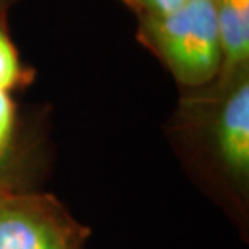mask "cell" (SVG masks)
Instances as JSON below:
<instances>
[{
	"instance_id": "obj_1",
	"label": "cell",
	"mask_w": 249,
	"mask_h": 249,
	"mask_svg": "<svg viewBox=\"0 0 249 249\" xmlns=\"http://www.w3.org/2000/svg\"><path fill=\"white\" fill-rule=\"evenodd\" d=\"M136 37L183 86H211L218 76L215 0H188L170 13L138 18Z\"/></svg>"
},
{
	"instance_id": "obj_2",
	"label": "cell",
	"mask_w": 249,
	"mask_h": 249,
	"mask_svg": "<svg viewBox=\"0 0 249 249\" xmlns=\"http://www.w3.org/2000/svg\"><path fill=\"white\" fill-rule=\"evenodd\" d=\"M88 236L51 194L0 188V249H84Z\"/></svg>"
},
{
	"instance_id": "obj_3",
	"label": "cell",
	"mask_w": 249,
	"mask_h": 249,
	"mask_svg": "<svg viewBox=\"0 0 249 249\" xmlns=\"http://www.w3.org/2000/svg\"><path fill=\"white\" fill-rule=\"evenodd\" d=\"M217 104L211 123L213 156L222 173L243 191L249 181V71L222 89H209Z\"/></svg>"
},
{
	"instance_id": "obj_4",
	"label": "cell",
	"mask_w": 249,
	"mask_h": 249,
	"mask_svg": "<svg viewBox=\"0 0 249 249\" xmlns=\"http://www.w3.org/2000/svg\"><path fill=\"white\" fill-rule=\"evenodd\" d=\"M220 71L209 89H222L249 71V0H215Z\"/></svg>"
},
{
	"instance_id": "obj_5",
	"label": "cell",
	"mask_w": 249,
	"mask_h": 249,
	"mask_svg": "<svg viewBox=\"0 0 249 249\" xmlns=\"http://www.w3.org/2000/svg\"><path fill=\"white\" fill-rule=\"evenodd\" d=\"M28 79L18 51L8 33V18H0V91L12 92Z\"/></svg>"
},
{
	"instance_id": "obj_6",
	"label": "cell",
	"mask_w": 249,
	"mask_h": 249,
	"mask_svg": "<svg viewBox=\"0 0 249 249\" xmlns=\"http://www.w3.org/2000/svg\"><path fill=\"white\" fill-rule=\"evenodd\" d=\"M15 104L7 91H0V157L13 154L15 134Z\"/></svg>"
},
{
	"instance_id": "obj_7",
	"label": "cell",
	"mask_w": 249,
	"mask_h": 249,
	"mask_svg": "<svg viewBox=\"0 0 249 249\" xmlns=\"http://www.w3.org/2000/svg\"><path fill=\"white\" fill-rule=\"evenodd\" d=\"M120 2L131 10L136 18H146L170 13L185 5L188 0H120Z\"/></svg>"
},
{
	"instance_id": "obj_8",
	"label": "cell",
	"mask_w": 249,
	"mask_h": 249,
	"mask_svg": "<svg viewBox=\"0 0 249 249\" xmlns=\"http://www.w3.org/2000/svg\"><path fill=\"white\" fill-rule=\"evenodd\" d=\"M19 168L15 162V156L0 157V188H17V175Z\"/></svg>"
},
{
	"instance_id": "obj_9",
	"label": "cell",
	"mask_w": 249,
	"mask_h": 249,
	"mask_svg": "<svg viewBox=\"0 0 249 249\" xmlns=\"http://www.w3.org/2000/svg\"><path fill=\"white\" fill-rule=\"evenodd\" d=\"M19 0H0V18L8 17L10 8L13 7L15 3H18Z\"/></svg>"
}]
</instances>
